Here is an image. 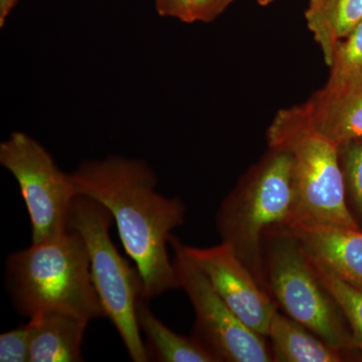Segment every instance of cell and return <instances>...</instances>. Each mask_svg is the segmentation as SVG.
<instances>
[{
  "instance_id": "obj_1",
  "label": "cell",
  "mask_w": 362,
  "mask_h": 362,
  "mask_svg": "<svg viewBox=\"0 0 362 362\" xmlns=\"http://www.w3.org/2000/svg\"><path fill=\"white\" fill-rule=\"evenodd\" d=\"M78 194L110 211L119 237L143 280L146 301L180 287L168 246L171 232L185 223L177 197L156 190V173L144 162L120 156L86 161L71 173Z\"/></svg>"
},
{
  "instance_id": "obj_2",
  "label": "cell",
  "mask_w": 362,
  "mask_h": 362,
  "mask_svg": "<svg viewBox=\"0 0 362 362\" xmlns=\"http://www.w3.org/2000/svg\"><path fill=\"white\" fill-rule=\"evenodd\" d=\"M6 285L16 310L30 319L49 311L89 322L107 318L93 284L87 246L75 230L11 252L6 262Z\"/></svg>"
},
{
  "instance_id": "obj_3",
  "label": "cell",
  "mask_w": 362,
  "mask_h": 362,
  "mask_svg": "<svg viewBox=\"0 0 362 362\" xmlns=\"http://www.w3.org/2000/svg\"><path fill=\"white\" fill-rule=\"evenodd\" d=\"M296 206L291 150L276 147L240 181L216 214L221 243L232 247L267 291L264 263L266 233L290 225L294 221Z\"/></svg>"
},
{
  "instance_id": "obj_4",
  "label": "cell",
  "mask_w": 362,
  "mask_h": 362,
  "mask_svg": "<svg viewBox=\"0 0 362 362\" xmlns=\"http://www.w3.org/2000/svg\"><path fill=\"white\" fill-rule=\"evenodd\" d=\"M110 211L94 199L78 194L71 202L68 228L82 235L90 258V271L107 318L115 326L130 358L149 361L137 321L143 299V280L137 267L121 256L110 237Z\"/></svg>"
},
{
  "instance_id": "obj_5",
  "label": "cell",
  "mask_w": 362,
  "mask_h": 362,
  "mask_svg": "<svg viewBox=\"0 0 362 362\" xmlns=\"http://www.w3.org/2000/svg\"><path fill=\"white\" fill-rule=\"evenodd\" d=\"M264 242L267 289L277 306L330 346L357 347L344 314L299 240L286 228H278L267 233Z\"/></svg>"
},
{
  "instance_id": "obj_6",
  "label": "cell",
  "mask_w": 362,
  "mask_h": 362,
  "mask_svg": "<svg viewBox=\"0 0 362 362\" xmlns=\"http://www.w3.org/2000/svg\"><path fill=\"white\" fill-rule=\"evenodd\" d=\"M268 140L271 148L286 147L294 158L297 206L292 223L359 230L347 206L339 147L305 129L286 109L271 124Z\"/></svg>"
},
{
  "instance_id": "obj_7",
  "label": "cell",
  "mask_w": 362,
  "mask_h": 362,
  "mask_svg": "<svg viewBox=\"0 0 362 362\" xmlns=\"http://www.w3.org/2000/svg\"><path fill=\"white\" fill-rule=\"evenodd\" d=\"M0 163L20 187L32 223V244L68 233L77 190L71 175L59 170L51 154L30 136L13 132L0 144Z\"/></svg>"
},
{
  "instance_id": "obj_8",
  "label": "cell",
  "mask_w": 362,
  "mask_h": 362,
  "mask_svg": "<svg viewBox=\"0 0 362 362\" xmlns=\"http://www.w3.org/2000/svg\"><path fill=\"white\" fill-rule=\"evenodd\" d=\"M180 287L185 290L195 314L194 337L216 361L270 362L264 337L255 332L235 315L214 289L201 269L187 256L182 242L171 235Z\"/></svg>"
},
{
  "instance_id": "obj_9",
  "label": "cell",
  "mask_w": 362,
  "mask_h": 362,
  "mask_svg": "<svg viewBox=\"0 0 362 362\" xmlns=\"http://www.w3.org/2000/svg\"><path fill=\"white\" fill-rule=\"evenodd\" d=\"M188 257L209 279L214 289L247 327L268 337L269 326L278 306L259 284L232 247H194L183 244Z\"/></svg>"
},
{
  "instance_id": "obj_10",
  "label": "cell",
  "mask_w": 362,
  "mask_h": 362,
  "mask_svg": "<svg viewBox=\"0 0 362 362\" xmlns=\"http://www.w3.org/2000/svg\"><path fill=\"white\" fill-rule=\"evenodd\" d=\"M305 129L337 146L362 138V71L335 80L301 106L286 109Z\"/></svg>"
},
{
  "instance_id": "obj_11",
  "label": "cell",
  "mask_w": 362,
  "mask_h": 362,
  "mask_svg": "<svg viewBox=\"0 0 362 362\" xmlns=\"http://www.w3.org/2000/svg\"><path fill=\"white\" fill-rule=\"evenodd\" d=\"M283 228L299 240L312 259L362 290L361 230L303 223H292Z\"/></svg>"
},
{
  "instance_id": "obj_12",
  "label": "cell",
  "mask_w": 362,
  "mask_h": 362,
  "mask_svg": "<svg viewBox=\"0 0 362 362\" xmlns=\"http://www.w3.org/2000/svg\"><path fill=\"white\" fill-rule=\"evenodd\" d=\"M32 329L30 362L84 361L82 343L89 321L73 314L49 311L28 321Z\"/></svg>"
},
{
  "instance_id": "obj_13",
  "label": "cell",
  "mask_w": 362,
  "mask_h": 362,
  "mask_svg": "<svg viewBox=\"0 0 362 362\" xmlns=\"http://www.w3.org/2000/svg\"><path fill=\"white\" fill-rule=\"evenodd\" d=\"M273 361L339 362L342 350L330 346L302 324L274 312L269 326Z\"/></svg>"
},
{
  "instance_id": "obj_14",
  "label": "cell",
  "mask_w": 362,
  "mask_h": 362,
  "mask_svg": "<svg viewBox=\"0 0 362 362\" xmlns=\"http://www.w3.org/2000/svg\"><path fill=\"white\" fill-rule=\"evenodd\" d=\"M147 302L142 299L138 304L137 321L149 361L218 362L197 338L183 337L162 323Z\"/></svg>"
},
{
  "instance_id": "obj_15",
  "label": "cell",
  "mask_w": 362,
  "mask_h": 362,
  "mask_svg": "<svg viewBox=\"0 0 362 362\" xmlns=\"http://www.w3.org/2000/svg\"><path fill=\"white\" fill-rule=\"evenodd\" d=\"M305 18L330 66L338 42L362 21V0H310Z\"/></svg>"
},
{
  "instance_id": "obj_16",
  "label": "cell",
  "mask_w": 362,
  "mask_h": 362,
  "mask_svg": "<svg viewBox=\"0 0 362 362\" xmlns=\"http://www.w3.org/2000/svg\"><path fill=\"white\" fill-rule=\"evenodd\" d=\"M309 259L317 275L322 280L323 284L344 314L351 328L356 346L362 349V290L338 278L332 272L317 263L310 257Z\"/></svg>"
},
{
  "instance_id": "obj_17",
  "label": "cell",
  "mask_w": 362,
  "mask_h": 362,
  "mask_svg": "<svg viewBox=\"0 0 362 362\" xmlns=\"http://www.w3.org/2000/svg\"><path fill=\"white\" fill-rule=\"evenodd\" d=\"M161 16L185 23H209L221 16L233 0H154Z\"/></svg>"
},
{
  "instance_id": "obj_18",
  "label": "cell",
  "mask_w": 362,
  "mask_h": 362,
  "mask_svg": "<svg viewBox=\"0 0 362 362\" xmlns=\"http://www.w3.org/2000/svg\"><path fill=\"white\" fill-rule=\"evenodd\" d=\"M330 69V80L362 71V21L349 37L338 42Z\"/></svg>"
},
{
  "instance_id": "obj_19",
  "label": "cell",
  "mask_w": 362,
  "mask_h": 362,
  "mask_svg": "<svg viewBox=\"0 0 362 362\" xmlns=\"http://www.w3.org/2000/svg\"><path fill=\"white\" fill-rule=\"evenodd\" d=\"M339 158L345 187L362 216V138L341 145Z\"/></svg>"
},
{
  "instance_id": "obj_20",
  "label": "cell",
  "mask_w": 362,
  "mask_h": 362,
  "mask_svg": "<svg viewBox=\"0 0 362 362\" xmlns=\"http://www.w3.org/2000/svg\"><path fill=\"white\" fill-rule=\"evenodd\" d=\"M30 323L0 334V361L30 362Z\"/></svg>"
},
{
  "instance_id": "obj_21",
  "label": "cell",
  "mask_w": 362,
  "mask_h": 362,
  "mask_svg": "<svg viewBox=\"0 0 362 362\" xmlns=\"http://www.w3.org/2000/svg\"><path fill=\"white\" fill-rule=\"evenodd\" d=\"M18 0H0V26H4L6 23L7 16L13 11Z\"/></svg>"
},
{
  "instance_id": "obj_22",
  "label": "cell",
  "mask_w": 362,
  "mask_h": 362,
  "mask_svg": "<svg viewBox=\"0 0 362 362\" xmlns=\"http://www.w3.org/2000/svg\"><path fill=\"white\" fill-rule=\"evenodd\" d=\"M257 2L259 4V6H268V4H270L271 2H273L274 0H256Z\"/></svg>"
}]
</instances>
